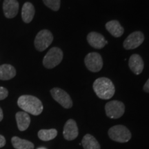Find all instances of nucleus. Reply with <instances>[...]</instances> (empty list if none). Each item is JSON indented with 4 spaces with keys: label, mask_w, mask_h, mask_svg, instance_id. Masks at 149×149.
<instances>
[{
    "label": "nucleus",
    "mask_w": 149,
    "mask_h": 149,
    "mask_svg": "<svg viewBox=\"0 0 149 149\" xmlns=\"http://www.w3.org/2000/svg\"><path fill=\"white\" fill-rule=\"evenodd\" d=\"M18 1L17 0H4L3 3V10L6 17L11 19L15 17L19 11Z\"/></svg>",
    "instance_id": "f8f14e48"
},
{
    "label": "nucleus",
    "mask_w": 149,
    "mask_h": 149,
    "mask_svg": "<svg viewBox=\"0 0 149 149\" xmlns=\"http://www.w3.org/2000/svg\"><path fill=\"white\" fill-rule=\"evenodd\" d=\"M78 134H79V130H78L77 123L72 119L68 120L66 122L64 127L63 135L64 138L68 141L74 140L77 137Z\"/></svg>",
    "instance_id": "9d476101"
},
{
    "label": "nucleus",
    "mask_w": 149,
    "mask_h": 149,
    "mask_svg": "<svg viewBox=\"0 0 149 149\" xmlns=\"http://www.w3.org/2000/svg\"><path fill=\"white\" fill-rule=\"evenodd\" d=\"M18 129L20 131H24L29 127L31 124V117L26 112H17L15 115Z\"/></svg>",
    "instance_id": "4468645a"
},
{
    "label": "nucleus",
    "mask_w": 149,
    "mask_h": 149,
    "mask_svg": "<svg viewBox=\"0 0 149 149\" xmlns=\"http://www.w3.org/2000/svg\"><path fill=\"white\" fill-rule=\"evenodd\" d=\"M144 35L141 31L132 33L124 40L123 46L126 50L135 49L144 42Z\"/></svg>",
    "instance_id": "1a4fd4ad"
},
{
    "label": "nucleus",
    "mask_w": 149,
    "mask_h": 149,
    "mask_svg": "<svg viewBox=\"0 0 149 149\" xmlns=\"http://www.w3.org/2000/svg\"><path fill=\"white\" fill-rule=\"evenodd\" d=\"M128 66L134 74H139L144 70V63L140 55L133 54L130 56L128 61Z\"/></svg>",
    "instance_id": "ddd939ff"
},
{
    "label": "nucleus",
    "mask_w": 149,
    "mask_h": 149,
    "mask_svg": "<svg viewBox=\"0 0 149 149\" xmlns=\"http://www.w3.org/2000/svg\"><path fill=\"white\" fill-rule=\"evenodd\" d=\"M11 142L15 149H34L35 147L33 143L31 141L21 139L16 136L12 137Z\"/></svg>",
    "instance_id": "6ab92c4d"
},
{
    "label": "nucleus",
    "mask_w": 149,
    "mask_h": 149,
    "mask_svg": "<svg viewBox=\"0 0 149 149\" xmlns=\"http://www.w3.org/2000/svg\"><path fill=\"white\" fill-rule=\"evenodd\" d=\"M8 95V91L4 87L0 86V100H4Z\"/></svg>",
    "instance_id": "4be33fe9"
},
{
    "label": "nucleus",
    "mask_w": 149,
    "mask_h": 149,
    "mask_svg": "<svg viewBox=\"0 0 149 149\" xmlns=\"http://www.w3.org/2000/svg\"><path fill=\"white\" fill-rule=\"evenodd\" d=\"M19 107L24 112L33 115H39L42 113L44 107L40 100L33 95H22L17 100Z\"/></svg>",
    "instance_id": "f257e3e1"
},
{
    "label": "nucleus",
    "mask_w": 149,
    "mask_h": 149,
    "mask_svg": "<svg viewBox=\"0 0 149 149\" xmlns=\"http://www.w3.org/2000/svg\"><path fill=\"white\" fill-rule=\"evenodd\" d=\"M35 7L31 2L24 3L22 10V18L25 23L29 24L33 20L35 16Z\"/></svg>",
    "instance_id": "dca6fc26"
},
{
    "label": "nucleus",
    "mask_w": 149,
    "mask_h": 149,
    "mask_svg": "<svg viewBox=\"0 0 149 149\" xmlns=\"http://www.w3.org/2000/svg\"><path fill=\"white\" fill-rule=\"evenodd\" d=\"M144 91L146 93H149V78L144 86Z\"/></svg>",
    "instance_id": "b1692460"
},
{
    "label": "nucleus",
    "mask_w": 149,
    "mask_h": 149,
    "mask_svg": "<svg viewBox=\"0 0 149 149\" xmlns=\"http://www.w3.org/2000/svg\"><path fill=\"white\" fill-rule=\"evenodd\" d=\"M43 1L48 8L54 11L59 10L60 8L61 0H43Z\"/></svg>",
    "instance_id": "412c9836"
},
{
    "label": "nucleus",
    "mask_w": 149,
    "mask_h": 149,
    "mask_svg": "<svg viewBox=\"0 0 149 149\" xmlns=\"http://www.w3.org/2000/svg\"><path fill=\"white\" fill-rule=\"evenodd\" d=\"M106 29L115 37H120L124 32V28L117 20H112L106 24Z\"/></svg>",
    "instance_id": "2eb2a0df"
},
{
    "label": "nucleus",
    "mask_w": 149,
    "mask_h": 149,
    "mask_svg": "<svg viewBox=\"0 0 149 149\" xmlns=\"http://www.w3.org/2000/svg\"><path fill=\"white\" fill-rule=\"evenodd\" d=\"M16 75V70L14 66L10 64H3L0 66V79L9 80Z\"/></svg>",
    "instance_id": "f3484780"
},
{
    "label": "nucleus",
    "mask_w": 149,
    "mask_h": 149,
    "mask_svg": "<svg viewBox=\"0 0 149 149\" xmlns=\"http://www.w3.org/2000/svg\"><path fill=\"white\" fill-rule=\"evenodd\" d=\"M93 88L98 97L102 100H109L114 95L115 92L114 84L107 77L97 79L93 83Z\"/></svg>",
    "instance_id": "f03ea898"
},
{
    "label": "nucleus",
    "mask_w": 149,
    "mask_h": 149,
    "mask_svg": "<svg viewBox=\"0 0 149 149\" xmlns=\"http://www.w3.org/2000/svg\"><path fill=\"white\" fill-rule=\"evenodd\" d=\"M81 144L84 149H100V145L97 140L91 134H86L83 137Z\"/></svg>",
    "instance_id": "a211bd4d"
},
{
    "label": "nucleus",
    "mask_w": 149,
    "mask_h": 149,
    "mask_svg": "<svg viewBox=\"0 0 149 149\" xmlns=\"http://www.w3.org/2000/svg\"><path fill=\"white\" fill-rule=\"evenodd\" d=\"M3 118V111H2V109H1V108H0V122H1V121H2Z\"/></svg>",
    "instance_id": "393cba45"
},
{
    "label": "nucleus",
    "mask_w": 149,
    "mask_h": 149,
    "mask_svg": "<svg viewBox=\"0 0 149 149\" xmlns=\"http://www.w3.org/2000/svg\"><path fill=\"white\" fill-rule=\"evenodd\" d=\"M86 66L93 72H99L103 66V60L102 56L98 53H90L86 56L84 59Z\"/></svg>",
    "instance_id": "0eeeda50"
},
{
    "label": "nucleus",
    "mask_w": 149,
    "mask_h": 149,
    "mask_svg": "<svg viewBox=\"0 0 149 149\" xmlns=\"http://www.w3.org/2000/svg\"><path fill=\"white\" fill-rule=\"evenodd\" d=\"M87 41L93 48L102 49L108 44L103 35L97 32H91L87 35Z\"/></svg>",
    "instance_id": "9b49d317"
},
{
    "label": "nucleus",
    "mask_w": 149,
    "mask_h": 149,
    "mask_svg": "<svg viewBox=\"0 0 149 149\" xmlns=\"http://www.w3.org/2000/svg\"><path fill=\"white\" fill-rule=\"evenodd\" d=\"M6 144V139L3 135H0V148H2Z\"/></svg>",
    "instance_id": "5701e85b"
},
{
    "label": "nucleus",
    "mask_w": 149,
    "mask_h": 149,
    "mask_svg": "<svg viewBox=\"0 0 149 149\" xmlns=\"http://www.w3.org/2000/svg\"><path fill=\"white\" fill-rule=\"evenodd\" d=\"M52 97L64 109H70L72 107V101L69 95L62 89L53 88L51 90Z\"/></svg>",
    "instance_id": "6e6552de"
},
{
    "label": "nucleus",
    "mask_w": 149,
    "mask_h": 149,
    "mask_svg": "<svg viewBox=\"0 0 149 149\" xmlns=\"http://www.w3.org/2000/svg\"><path fill=\"white\" fill-rule=\"evenodd\" d=\"M53 41V35L48 30H42L40 31L35 39L34 44L35 48L38 51H44L52 44Z\"/></svg>",
    "instance_id": "39448f33"
},
{
    "label": "nucleus",
    "mask_w": 149,
    "mask_h": 149,
    "mask_svg": "<svg viewBox=\"0 0 149 149\" xmlns=\"http://www.w3.org/2000/svg\"><path fill=\"white\" fill-rule=\"evenodd\" d=\"M105 111L109 118L118 119L124 115L125 112V106L122 102L113 100L106 104Z\"/></svg>",
    "instance_id": "423d86ee"
},
{
    "label": "nucleus",
    "mask_w": 149,
    "mask_h": 149,
    "mask_svg": "<svg viewBox=\"0 0 149 149\" xmlns=\"http://www.w3.org/2000/svg\"><path fill=\"white\" fill-rule=\"evenodd\" d=\"M38 137L42 141H50L55 139L57 135V130L54 128L51 129H42L39 130Z\"/></svg>",
    "instance_id": "aec40b11"
},
{
    "label": "nucleus",
    "mask_w": 149,
    "mask_h": 149,
    "mask_svg": "<svg viewBox=\"0 0 149 149\" xmlns=\"http://www.w3.org/2000/svg\"><path fill=\"white\" fill-rule=\"evenodd\" d=\"M63 52L59 48H51L43 59V64L46 68L51 69L59 65L62 61Z\"/></svg>",
    "instance_id": "20e7f679"
},
{
    "label": "nucleus",
    "mask_w": 149,
    "mask_h": 149,
    "mask_svg": "<svg viewBox=\"0 0 149 149\" xmlns=\"http://www.w3.org/2000/svg\"><path fill=\"white\" fill-rule=\"evenodd\" d=\"M37 149H46V148H44V147H40V148H38Z\"/></svg>",
    "instance_id": "a878e982"
},
{
    "label": "nucleus",
    "mask_w": 149,
    "mask_h": 149,
    "mask_svg": "<svg viewBox=\"0 0 149 149\" xmlns=\"http://www.w3.org/2000/svg\"><path fill=\"white\" fill-rule=\"evenodd\" d=\"M109 137L112 140L120 143H126L131 139V133L126 126L116 125L112 127L108 132Z\"/></svg>",
    "instance_id": "7ed1b4c3"
}]
</instances>
